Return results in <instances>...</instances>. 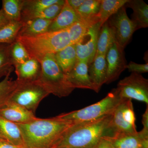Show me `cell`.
Instances as JSON below:
<instances>
[{"label": "cell", "instance_id": "1", "mask_svg": "<svg viewBox=\"0 0 148 148\" xmlns=\"http://www.w3.org/2000/svg\"><path fill=\"white\" fill-rule=\"evenodd\" d=\"M111 115L94 121L72 124L52 148H96L103 137L111 136Z\"/></svg>", "mask_w": 148, "mask_h": 148}, {"label": "cell", "instance_id": "2", "mask_svg": "<svg viewBox=\"0 0 148 148\" xmlns=\"http://www.w3.org/2000/svg\"><path fill=\"white\" fill-rule=\"evenodd\" d=\"M17 125L26 148H52L61 135L72 124L57 116L36 119Z\"/></svg>", "mask_w": 148, "mask_h": 148}, {"label": "cell", "instance_id": "3", "mask_svg": "<svg viewBox=\"0 0 148 148\" xmlns=\"http://www.w3.org/2000/svg\"><path fill=\"white\" fill-rule=\"evenodd\" d=\"M16 40L24 46L30 58L39 62L48 54H54L72 44L68 29L33 36H18Z\"/></svg>", "mask_w": 148, "mask_h": 148}, {"label": "cell", "instance_id": "4", "mask_svg": "<svg viewBox=\"0 0 148 148\" xmlns=\"http://www.w3.org/2000/svg\"><path fill=\"white\" fill-rule=\"evenodd\" d=\"M40 76L37 82L49 93L59 98L69 96L74 90L66 74L57 64L54 54H48L40 62Z\"/></svg>", "mask_w": 148, "mask_h": 148}, {"label": "cell", "instance_id": "5", "mask_svg": "<svg viewBox=\"0 0 148 148\" xmlns=\"http://www.w3.org/2000/svg\"><path fill=\"white\" fill-rule=\"evenodd\" d=\"M123 99L116 88H114L106 97L95 104L57 116L72 124L94 121L112 114Z\"/></svg>", "mask_w": 148, "mask_h": 148}, {"label": "cell", "instance_id": "6", "mask_svg": "<svg viewBox=\"0 0 148 148\" xmlns=\"http://www.w3.org/2000/svg\"><path fill=\"white\" fill-rule=\"evenodd\" d=\"M49 95V93L37 82L17 83L8 101L17 104L35 114L40 103Z\"/></svg>", "mask_w": 148, "mask_h": 148}, {"label": "cell", "instance_id": "7", "mask_svg": "<svg viewBox=\"0 0 148 148\" xmlns=\"http://www.w3.org/2000/svg\"><path fill=\"white\" fill-rule=\"evenodd\" d=\"M135 120L132 100L123 98L111 115V136L118 133H137Z\"/></svg>", "mask_w": 148, "mask_h": 148}, {"label": "cell", "instance_id": "8", "mask_svg": "<svg viewBox=\"0 0 148 148\" xmlns=\"http://www.w3.org/2000/svg\"><path fill=\"white\" fill-rule=\"evenodd\" d=\"M116 89L121 98L135 99L148 106V80L141 74L131 73L120 81Z\"/></svg>", "mask_w": 148, "mask_h": 148}, {"label": "cell", "instance_id": "9", "mask_svg": "<svg viewBox=\"0 0 148 148\" xmlns=\"http://www.w3.org/2000/svg\"><path fill=\"white\" fill-rule=\"evenodd\" d=\"M108 20L114 29L116 42L124 49L136 31L135 24L127 16L125 5Z\"/></svg>", "mask_w": 148, "mask_h": 148}, {"label": "cell", "instance_id": "10", "mask_svg": "<svg viewBox=\"0 0 148 148\" xmlns=\"http://www.w3.org/2000/svg\"><path fill=\"white\" fill-rule=\"evenodd\" d=\"M106 60L107 77L106 84H108L117 79L121 73L126 69L127 64L124 49L116 42L106 53Z\"/></svg>", "mask_w": 148, "mask_h": 148}, {"label": "cell", "instance_id": "11", "mask_svg": "<svg viewBox=\"0 0 148 148\" xmlns=\"http://www.w3.org/2000/svg\"><path fill=\"white\" fill-rule=\"evenodd\" d=\"M101 27L99 22L93 25L75 44L78 61H87L88 65L92 62L96 53L98 34Z\"/></svg>", "mask_w": 148, "mask_h": 148}, {"label": "cell", "instance_id": "12", "mask_svg": "<svg viewBox=\"0 0 148 148\" xmlns=\"http://www.w3.org/2000/svg\"><path fill=\"white\" fill-rule=\"evenodd\" d=\"M0 117L18 124L27 123L37 118L31 111L8 101L0 107Z\"/></svg>", "mask_w": 148, "mask_h": 148}, {"label": "cell", "instance_id": "13", "mask_svg": "<svg viewBox=\"0 0 148 148\" xmlns=\"http://www.w3.org/2000/svg\"><path fill=\"white\" fill-rule=\"evenodd\" d=\"M66 75L68 82L74 89H90L95 91L89 77L87 61H78L71 71Z\"/></svg>", "mask_w": 148, "mask_h": 148}, {"label": "cell", "instance_id": "14", "mask_svg": "<svg viewBox=\"0 0 148 148\" xmlns=\"http://www.w3.org/2000/svg\"><path fill=\"white\" fill-rule=\"evenodd\" d=\"M18 83L36 82L38 80L41 68L40 62L34 58H30L22 64L14 66Z\"/></svg>", "mask_w": 148, "mask_h": 148}, {"label": "cell", "instance_id": "15", "mask_svg": "<svg viewBox=\"0 0 148 148\" xmlns=\"http://www.w3.org/2000/svg\"><path fill=\"white\" fill-rule=\"evenodd\" d=\"M88 73L91 82L98 92L107 77V66L106 55H95L92 62L88 65Z\"/></svg>", "mask_w": 148, "mask_h": 148}, {"label": "cell", "instance_id": "16", "mask_svg": "<svg viewBox=\"0 0 148 148\" xmlns=\"http://www.w3.org/2000/svg\"><path fill=\"white\" fill-rule=\"evenodd\" d=\"M107 137L115 148H148V138L143 137L139 132L118 133Z\"/></svg>", "mask_w": 148, "mask_h": 148}, {"label": "cell", "instance_id": "17", "mask_svg": "<svg viewBox=\"0 0 148 148\" xmlns=\"http://www.w3.org/2000/svg\"><path fill=\"white\" fill-rule=\"evenodd\" d=\"M80 19L75 10L65 1L62 9L52 21L48 32H55L68 29Z\"/></svg>", "mask_w": 148, "mask_h": 148}, {"label": "cell", "instance_id": "18", "mask_svg": "<svg viewBox=\"0 0 148 148\" xmlns=\"http://www.w3.org/2000/svg\"><path fill=\"white\" fill-rule=\"evenodd\" d=\"M0 139L18 146H24L21 131L17 123L0 117Z\"/></svg>", "mask_w": 148, "mask_h": 148}, {"label": "cell", "instance_id": "19", "mask_svg": "<svg viewBox=\"0 0 148 148\" xmlns=\"http://www.w3.org/2000/svg\"><path fill=\"white\" fill-rule=\"evenodd\" d=\"M116 42L114 29L108 20L102 25L99 31L95 55H106Z\"/></svg>", "mask_w": 148, "mask_h": 148}, {"label": "cell", "instance_id": "20", "mask_svg": "<svg viewBox=\"0 0 148 148\" xmlns=\"http://www.w3.org/2000/svg\"><path fill=\"white\" fill-rule=\"evenodd\" d=\"M125 6L133 10L131 19L136 30L148 27V5L142 0H129Z\"/></svg>", "mask_w": 148, "mask_h": 148}, {"label": "cell", "instance_id": "21", "mask_svg": "<svg viewBox=\"0 0 148 148\" xmlns=\"http://www.w3.org/2000/svg\"><path fill=\"white\" fill-rule=\"evenodd\" d=\"M63 0H24L21 14L22 22L32 19L35 15L44 9Z\"/></svg>", "mask_w": 148, "mask_h": 148}, {"label": "cell", "instance_id": "22", "mask_svg": "<svg viewBox=\"0 0 148 148\" xmlns=\"http://www.w3.org/2000/svg\"><path fill=\"white\" fill-rule=\"evenodd\" d=\"M54 56L57 64L66 75L71 71L78 61L75 45L66 47L55 53Z\"/></svg>", "mask_w": 148, "mask_h": 148}, {"label": "cell", "instance_id": "23", "mask_svg": "<svg viewBox=\"0 0 148 148\" xmlns=\"http://www.w3.org/2000/svg\"><path fill=\"white\" fill-rule=\"evenodd\" d=\"M53 20L34 18L23 22L18 36H33L48 32Z\"/></svg>", "mask_w": 148, "mask_h": 148}, {"label": "cell", "instance_id": "24", "mask_svg": "<svg viewBox=\"0 0 148 148\" xmlns=\"http://www.w3.org/2000/svg\"><path fill=\"white\" fill-rule=\"evenodd\" d=\"M100 21L98 14L90 18L80 19L68 28V32L72 44L78 42L88 29Z\"/></svg>", "mask_w": 148, "mask_h": 148}, {"label": "cell", "instance_id": "25", "mask_svg": "<svg viewBox=\"0 0 148 148\" xmlns=\"http://www.w3.org/2000/svg\"><path fill=\"white\" fill-rule=\"evenodd\" d=\"M129 0H101L100 9L98 16L102 27L114 14L125 5Z\"/></svg>", "mask_w": 148, "mask_h": 148}, {"label": "cell", "instance_id": "26", "mask_svg": "<svg viewBox=\"0 0 148 148\" xmlns=\"http://www.w3.org/2000/svg\"><path fill=\"white\" fill-rule=\"evenodd\" d=\"M24 0H3V14L9 21H21Z\"/></svg>", "mask_w": 148, "mask_h": 148}, {"label": "cell", "instance_id": "27", "mask_svg": "<svg viewBox=\"0 0 148 148\" xmlns=\"http://www.w3.org/2000/svg\"><path fill=\"white\" fill-rule=\"evenodd\" d=\"M22 21H10L0 29V44L11 45L16 40L22 27Z\"/></svg>", "mask_w": 148, "mask_h": 148}, {"label": "cell", "instance_id": "28", "mask_svg": "<svg viewBox=\"0 0 148 148\" xmlns=\"http://www.w3.org/2000/svg\"><path fill=\"white\" fill-rule=\"evenodd\" d=\"M10 45L0 44V79L10 75L13 66L10 54Z\"/></svg>", "mask_w": 148, "mask_h": 148}, {"label": "cell", "instance_id": "29", "mask_svg": "<svg viewBox=\"0 0 148 148\" xmlns=\"http://www.w3.org/2000/svg\"><path fill=\"white\" fill-rule=\"evenodd\" d=\"M101 3V0H85L76 12L80 19L93 17L98 14Z\"/></svg>", "mask_w": 148, "mask_h": 148}, {"label": "cell", "instance_id": "30", "mask_svg": "<svg viewBox=\"0 0 148 148\" xmlns=\"http://www.w3.org/2000/svg\"><path fill=\"white\" fill-rule=\"evenodd\" d=\"M10 54L13 67L22 64L30 58L24 46L16 40L10 45Z\"/></svg>", "mask_w": 148, "mask_h": 148}, {"label": "cell", "instance_id": "31", "mask_svg": "<svg viewBox=\"0 0 148 148\" xmlns=\"http://www.w3.org/2000/svg\"><path fill=\"white\" fill-rule=\"evenodd\" d=\"M10 76L5 77L0 82V107L8 101L17 85L16 80H13Z\"/></svg>", "mask_w": 148, "mask_h": 148}, {"label": "cell", "instance_id": "32", "mask_svg": "<svg viewBox=\"0 0 148 148\" xmlns=\"http://www.w3.org/2000/svg\"><path fill=\"white\" fill-rule=\"evenodd\" d=\"M65 1L61 2L54 4L48 7L41 12L35 15L32 18H41L48 20H53L60 12L64 3Z\"/></svg>", "mask_w": 148, "mask_h": 148}, {"label": "cell", "instance_id": "33", "mask_svg": "<svg viewBox=\"0 0 148 148\" xmlns=\"http://www.w3.org/2000/svg\"><path fill=\"white\" fill-rule=\"evenodd\" d=\"M126 69L131 73L141 74L148 72V64H138L135 62L130 61L126 66Z\"/></svg>", "mask_w": 148, "mask_h": 148}, {"label": "cell", "instance_id": "34", "mask_svg": "<svg viewBox=\"0 0 148 148\" xmlns=\"http://www.w3.org/2000/svg\"><path fill=\"white\" fill-rule=\"evenodd\" d=\"M142 123L143 128L140 132L144 136L148 137V106H147L146 110L143 114Z\"/></svg>", "mask_w": 148, "mask_h": 148}, {"label": "cell", "instance_id": "35", "mask_svg": "<svg viewBox=\"0 0 148 148\" xmlns=\"http://www.w3.org/2000/svg\"><path fill=\"white\" fill-rule=\"evenodd\" d=\"M96 148H115L107 136L103 137Z\"/></svg>", "mask_w": 148, "mask_h": 148}, {"label": "cell", "instance_id": "36", "mask_svg": "<svg viewBox=\"0 0 148 148\" xmlns=\"http://www.w3.org/2000/svg\"><path fill=\"white\" fill-rule=\"evenodd\" d=\"M85 0H67L69 5L76 10L84 2Z\"/></svg>", "mask_w": 148, "mask_h": 148}, {"label": "cell", "instance_id": "37", "mask_svg": "<svg viewBox=\"0 0 148 148\" xmlns=\"http://www.w3.org/2000/svg\"><path fill=\"white\" fill-rule=\"evenodd\" d=\"M0 148H26L24 146L14 145L5 140L0 139Z\"/></svg>", "mask_w": 148, "mask_h": 148}, {"label": "cell", "instance_id": "38", "mask_svg": "<svg viewBox=\"0 0 148 148\" xmlns=\"http://www.w3.org/2000/svg\"><path fill=\"white\" fill-rule=\"evenodd\" d=\"M10 21L4 16L3 13L0 14V29L7 24Z\"/></svg>", "mask_w": 148, "mask_h": 148}, {"label": "cell", "instance_id": "39", "mask_svg": "<svg viewBox=\"0 0 148 148\" xmlns=\"http://www.w3.org/2000/svg\"><path fill=\"white\" fill-rule=\"evenodd\" d=\"M2 11L1 10H0V14H2Z\"/></svg>", "mask_w": 148, "mask_h": 148}, {"label": "cell", "instance_id": "40", "mask_svg": "<svg viewBox=\"0 0 148 148\" xmlns=\"http://www.w3.org/2000/svg\"></svg>", "mask_w": 148, "mask_h": 148}]
</instances>
